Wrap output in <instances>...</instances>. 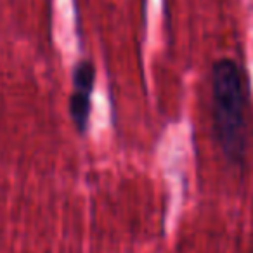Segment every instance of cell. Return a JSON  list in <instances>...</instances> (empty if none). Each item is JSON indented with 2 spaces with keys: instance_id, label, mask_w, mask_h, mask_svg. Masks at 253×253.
<instances>
[{
  "instance_id": "cell-1",
  "label": "cell",
  "mask_w": 253,
  "mask_h": 253,
  "mask_svg": "<svg viewBox=\"0 0 253 253\" xmlns=\"http://www.w3.org/2000/svg\"><path fill=\"white\" fill-rule=\"evenodd\" d=\"M215 135L225 158L241 165L246 155V116L241 73L232 59H218L211 70Z\"/></svg>"
},
{
  "instance_id": "cell-2",
  "label": "cell",
  "mask_w": 253,
  "mask_h": 253,
  "mask_svg": "<svg viewBox=\"0 0 253 253\" xmlns=\"http://www.w3.org/2000/svg\"><path fill=\"white\" fill-rule=\"evenodd\" d=\"M95 82V68L90 61H80L73 70V94L70 113L80 132H85L90 115V95Z\"/></svg>"
}]
</instances>
